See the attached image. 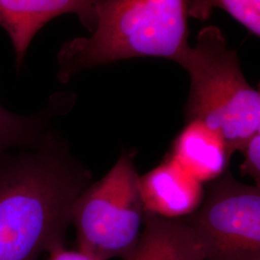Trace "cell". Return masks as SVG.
<instances>
[{
	"mask_svg": "<svg viewBox=\"0 0 260 260\" xmlns=\"http://www.w3.org/2000/svg\"><path fill=\"white\" fill-rule=\"evenodd\" d=\"M92 182L91 171L51 130L0 156V260H37L65 244L75 203Z\"/></svg>",
	"mask_w": 260,
	"mask_h": 260,
	"instance_id": "1",
	"label": "cell"
},
{
	"mask_svg": "<svg viewBox=\"0 0 260 260\" xmlns=\"http://www.w3.org/2000/svg\"><path fill=\"white\" fill-rule=\"evenodd\" d=\"M188 0H104L92 35L62 47L59 78L135 57H160L180 65L188 45Z\"/></svg>",
	"mask_w": 260,
	"mask_h": 260,
	"instance_id": "2",
	"label": "cell"
},
{
	"mask_svg": "<svg viewBox=\"0 0 260 260\" xmlns=\"http://www.w3.org/2000/svg\"><path fill=\"white\" fill-rule=\"evenodd\" d=\"M191 78L187 121H203L223 135L232 153L260 132V93L243 75L238 56L221 30L203 28L180 63Z\"/></svg>",
	"mask_w": 260,
	"mask_h": 260,
	"instance_id": "3",
	"label": "cell"
},
{
	"mask_svg": "<svg viewBox=\"0 0 260 260\" xmlns=\"http://www.w3.org/2000/svg\"><path fill=\"white\" fill-rule=\"evenodd\" d=\"M134 154L121 152L109 172L75 203L72 224L77 250L94 260H130L144 229L145 207Z\"/></svg>",
	"mask_w": 260,
	"mask_h": 260,
	"instance_id": "4",
	"label": "cell"
},
{
	"mask_svg": "<svg viewBox=\"0 0 260 260\" xmlns=\"http://www.w3.org/2000/svg\"><path fill=\"white\" fill-rule=\"evenodd\" d=\"M205 260H260V187L230 172L211 182L199 209L183 219Z\"/></svg>",
	"mask_w": 260,
	"mask_h": 260,
	"instance_id": "5",
	"label": "cell"
},
{
	"mask_svg": "<svg viewBox=\"0 0 260 260\" xmlns=\"http://www.w3.org/2000/svg\"><path fill=\"white\" fill-rule=\"evenodd\" d=\"M104 0H0V26L9 34L17 64L22 62L38 31L50 19L75 14L91 32Z\"/></svg>",
	"mask_w": 260,
	"mask_h": 260,
	"instance_id": "6",
	"label": "cell"
},
{
	"mask_svg": "<svg viewBox=\"0 0 260 260\" xmlns=\"http://www.w3.org/2000/svg\"><path fill=\"white\" fill-rule=\"evenodd\" d=\"M139 181L145 212L162 218L184 219L205 200L204 184L169 154Z\"/></svg>",
	"mask_w": 260,
	"mask_h": 260,
	"instance_id": "7",
	"label": "cell"
},
{
	"mask_svg": "<svg viewBox=\"0 0 260 260\" xmlns=\"http://www.w3.org/2000/svg\"><path fill=\"white\" fill-rule=\"evenodd\" d=\"M169 155L203 184L228 171L233 153L223 135L201 121H186Z\"/></svg>",
	"mask_w": 260,
	"mask_h": 260,
	"instance_id": "8",
	"label": "cell"
},
{
	"mask_svg": "<svg viewBox=\"0 0 260 260\" xmlns=\"http://www.w3.org/2000/svg\"><path fill=\"white\" fill-rule=\"evenodd\" d=\"M130 260H205V255L183 219L146 213L139 244Z\"/></svg>",
	"mask_w": 260,
	"mask_h": 260,
	"instance_id": "9",
	"label": "cell"
},
{
	"mask_svg": "<svg viewBox=\"0 0 260 260\" xmlns=\"http://www.w3.org/2000/svg\"><path fill=\"white\" fill-rule=\"evenodd\" d=\"M50 117L48 111L34 115L15 114L0 104V156L37 144L50 131Z\"/></svg>",
	"mask_w": 260,
	"mask_h": 260,
	"instance_id": "10",
	"label": "cell"
},
{
	"mask_svg": "<svg viewBox=\"0 0 260 260\" xmlns=\"http://www.w3.org/2000/svg\"><path fill=\"white\" fill-rule=\"evenodd\" d=\"M215 8L228 12L251 33L259 36L260 0H188V17L205 20Z\"/></svg>",
	"mask_w": 260,
	"mask_h": 260,
	"instance_id": "11",
	"label": "cell"
},
{
	"mask_svg": "<svg viewBox=\"0 0 260 260\" xmlns=\"http://www.w3.org/2000/svg\"><path fill=\"white\" fill-rule=\"evenodd\" d=\"M240 151L244 157L240 167L242 175L251 177L260 187V132L251 136Z\"/></svg>",
	"mask_w": 260,
	"mask_h": 260,
	"instance_id": "12",
	"label": "cell"
},
{
	"mask_svg": "<svg viewBox=\"0 0 260 260\" xmlns=\"http://www.w3.org/2000/svg\"><path fill=\"white\" fill-rule=\"evenodd\" d=\"M47 260H94L79 250H69L59 244L47 251Z\"/></svg>",
	"mask_w": 260,
	"mask_h": 260,
	"instance_id": "13",
	"label": "cell"
}]
</instances>
